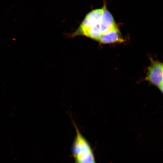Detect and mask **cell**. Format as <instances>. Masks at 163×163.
Wrapping results in <instances>:
<instances>
[{
	"instance_id": "4",
	"label": "cell",
	"mask_w": 163,
	"mask_h": 163,
	"mask_svg": "<svg viewBox=\"0 0 163 163\" xmlns=\"http://www.w3.org/2000/svg\"><path fill=\"white\" fill-rule=\"evenodd\" d=\"M75 161L81 163H96L92 149L74 157Z\"/></svg>"
},
{
	"instance_id": "3",
	"label": "cell",
	"mask_w": 163,
	"mask_h": 163,
	"mask_svg": "<svg viewBox=\"0 0 163 163\" xmlns=\"http://www.w3.org/2000/svg\"><path fill=\"white\" fill-rule=\"evenodd\" d=\"M103 43L122 42L123 40L120 33L116 26L108 31L102 34L99 40Z\"/></svg>"
},
{
	"instance_id": "6",
	"label": "cell",
	"mask_w": 163,
	"mask_h": 163,
	"mask_svg": "<svg viewBox=\"0 0 163 163\" xmlns=\"http://www.w3.org/2000/svg\"><path fill=\"white\" fill-rule=\"evenodd\" d=\"M75 163H81L75 161Z\"/></svg>"
},
{
	"instance_id": "2",
	"label": "cell",
	"mask_w": 163,
	"mask_h": 163,
	"mask_svg": "<svg viewBox=\"0 0 163 163\" xmlns=\"http://www.w3.org/2000/svg\"><path fill=\"white\" fill-rule=\"evenodd\" d=\"M98 24L102 34L116 26L112 15L105 7H104L103 11L98 19Z\"/></svg>"
},
{
	"instance_id": "5",
	"label": "cell",
	"mask_w": 163,
	"mask_h": 163,
	"mask_svg": "<svg viewBox=\"0 0 163 163\" xmlns=\"http://www.w3.org/2000/svg\"><path fill=\"white\" fill-rule=\"evenodd\" d=\"M159 89L161 91V92L163 91V82L161 83L159 86H158Z\"/></svg>"
},
{
	"instance_id": "1",
	"label": "cell",
	"mask_w": 163,
	"mask_h": 163,
	"mask_svg": "<svg viewBox=\"0 0 163 163\" xmlns=\"http://www.w3.org/2000/svg\"><path fill=\"white\" fill-rule=\"evenodd\" d=\"M146 80L158 87L163 82V64L151 60L146 76Z\"/></svg>"
}]
</instances>
